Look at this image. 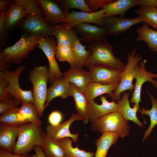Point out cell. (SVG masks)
<instances>
[{
	"label": "cell",
	"instance_id": "1",
	"mask_svg": "<svg viewBox=\"0 0 157 157\" xmlns=\"http://www.w3.org/2000/svg\"><path fill=\"white\" fill-rule=\"evenodd\" d=\"M15 3L30 10L18 26L22 33L39 40L53 36V27L45 20L37 0H16Z\"/></svg>",
	"mask_w": 157,
	"mask_h": 157
},
{
	"label": "cell",
	"instance_id": "2",
	"mask_svg": "<svg viewBox=\"0 0 157 157\" xmlns=\"http://www.w3.org/2000/svg\"><path fill=\"white\" fill-rule=\"evenodd\" d=\"M42 124L29 122L19 126L18 139L13 154L26 155L33 149L34 147L42 146L45 133L42 130Z\"/></svg>",
	"mask_w": 157,
	"mask_h": 157
},
{
	"label": "cell",
	"instance_id": "3",
	"mask_svg": "<svg viewBox=\"0 0 157 157\" xmlns=\"http://www.w3.org/2000/svg\"><path fill=\"white\" fill-rule=\"evenodd\" d=\"M91 54L85 66L88 67L95 65L107 66L122 72L126 64L114 55L113 47L107 40L93 42L90 46Z\"/></svg>",
	"mask_w": 157,
	"mask_h": 157
},
{
	"label": "cell",
	"instance_id": "4",
	"mask_svg": "<svg viewBox=\"0 0 157 157\" xmlns=\"http://www.w3.org/2000/svg\"><path fill=\"white\" fill-rule=\"evenodd\" d=\"M49 77V69L46 65L34 67L28 74L29 79L33 84L34 105L39 118L43 115L44 106L47 100V85Z\"/></svg>",
	"mask_w": 157,
	"mask_h": 157
},
{
	"label": "cell",
	"instance_id": "5",
	"mask_svg": "<svg viewBox=\"0 0 157 157\" xmlns=\"http://www.w3.org/2000/svg\"><path fill=\"white\" fill-rule=\"evenodd\" d=\"M130 129L128 122L123 118L119 111L103 116L92 123L90 127V129L93 132L101 133L113 132L122 138L129 135Z\"/></svg>",
	"mask_w": 157,
	"mask_h": 157
},
{
	"label": "cell",
	"instance_id": "6",
	"mask_svg": "<svg viewBox=\"0 0 157 157\" xmlns=\"http://www.w3.org/2000/svg\"><path fill=\"white\" fill-rule=\"evenodd\" d=\"M40 40L22 33L17 42L2 51L5 61L9 64H20L28 57L30 52L36 47Z\"/></svg>",
	"mask_w": 157,
	"mask_h": 157
},
{
	"label": "cell",
	"instance_id": "7",
	"mask_svg": "<svg viewBox=\"0 0 157 157\" xmlns=\"http://www.w3.org/2000/svg\"><path fill=\"white\" fill-rule=\"evenodd\" d=\"M136 49H133L131 53L128 55L127 63L124 69L121 72L120 82L113 92L111 99L113 101L119 100L121 98V93L127 90L130 91L131 95L133 94L135 85L132 83L135 78V69L142 59L141 56L136 54Z\"/></svg>",
	"mask_w": 157,
	"mask_h": 157
},
{
	"label": "cell",
	"instance_id": "8",
	"mask_svg": "<svg viewBox=\"0 0 157 157\" xmlns=\"http://www.w3.org/2000/svg\"><path fill=\"white\" fill-rule=\"evenodd\" d=\"M25 67L21 65L13 71L7 70L0 72L8 82V91L13 97L15 98L21 102L34 104V100L32 91L24 90L20 87V76L24 69Z\"/></svg>",
	"mask_w": 157,
	"mask_h": 157
},
{
	"label": "cell",
	"instance_id": "9",
	"mask_svg": "<svg viewBox=\"0 0 157 157\" xmlns=\"http://www.w3.org/2000/svg\"><path fill=\"white\" fill-rule=\"evenodd\" d=\"M57 42L53 36H47L40 40L36 47L41 49L46 56L49 63V83L52 85L63 76L56 59Z\"/></svg>",
	"mask_w": 157,
	"mask_h": 157
},
{
	"label": "cell",
	"instance_id": "10",
	"mask_svg": "<svg viewBox=\"0 0 157 157\" xmlns=\"http://www.w3.org/2000/svg\"><path fill=\"white\" fill-rule=\"evenodd\" d=\"M105 12V10L103 9L92 13L76 12L72 10L70 13H65L66 18L64 23L71 28L82 23L94 24L104 27Z\"/></svg>",
	"mask_w": 157,
	"mask_h": 157
},
{
	"label": "cell",
	"instance_id": "11",
	"mask_svg": "<svg viewBox=\"0 0 157 157\" xmlns=\"http://www.w3.org/2000/svg\"><path fill=\"white\" fill-rule=\"evenodd\" d=\"M146 60L141 62L139 65L136 66L135 73V78L136 82L132 97L130 102L138 106L139 103L141 101L140 97L142 87L145 82H149L157 88V81L154 78L157 79V74H155L147 71L145 68Z\"/></svg>",
	"mask_w": 157,
	"mask_h": 157
},
{
	"label": "cell",
	"instance_id": "12",
	"mask_svg": "<svg viewBox=\"0 0 157 157\" xmlns=\"http://www.w3.org/2000/svg\"><path fill=\"white\" fill-rule=\"evenodd\" d=\"M145 21L140 16L131 18L124 17L113 16L105 18L104 27L107 31V35L117 36L128 30L136 24Z\"/></svg>",
	"mask_w": 157,
	"mask_h": 157
},
{
	"label": "cell",
	"instance_id": "13",
	"mask_svg": "<svg viewBox=\"0 0 157 157\" xmlns=\"http://www.w3.org/2000/svg\"><path fill=\"white\" fill-rule=\"evenodd\" d=\"M78 120L82 121V119L77 114L73 113L67 121L62 124L56 126L48 125L46 128L45 134L48 137L55 140L59 141L65 138H70L73 142H77L78 133L72 134L69 127L73 122Z\"/></svg>",
	"mask_w": 157,
	"mask_h": 157
},
{
	"label": "cell",
	"instance_id": "14",
	"mask_svg": "<svg viewBox=\"0 0 157 157\" xmlns=\"http://www.w3.org/2000/svg\"><path fill=\"white\" fill-rule=\"evenodd\" d=\"M37 1L42 10L43 17L49 24L53 27L61 22H64L66 18L65 13L56 0Z\"/></svg>",
	"mask_w": 157,
	"mask_h": 157
},
{
	"label": "cell",
	"instance_id": "15",
	"mask_svg": "<svg viewBox=\"0 0 157 157\" xmlns=\"http://www.w3.org/2000/svg\"><path fill=\"white\" fill-rule=\"evenodd\" d=\"M74 31L81 36L80 40L90 44L107 40V31L102 27L89 23H81L74 27Z\"/></svg>",
	"mask_w": 157,
	"mask_h": 157
},
{
	"label": "cell",
	"instance_id": "16",
	"mask_svg": "<svg viewBox=\"0 0 157 157\" xmlns=\"http://www.w3.org/2000/svg\"><path fill=\"white\" fill-rule=\"evenodd\" d=\"M92 82L109 85L120 82L122 72L107 66L95 65L89 68Z\"/></svg>",
	"mask_w": 157,
	"mask_h": 157
},
{
	"label": "cell",
	"instance_id": "17",
	"mask_svg": "<svg viewBox=\"0 0 157 157\" xmlns=\"http://www.w3.org/2000/svg\"><path fill=\"white\" fill-rule=\"evenodd\" d=\"M106 97L105 96H101V104H97L94 100L88 103V115L89 121L92 123L105 115L119 110L117 103L114 101L109 102L106 100Z\"/></svg>",
	"mask_w": 157,
	"mask_h": 157
},
{
	"label": "cell",
	"instance_id": "18",
	"mask_svg": "<svg viewBox=\"0 0 157 157\" xmlns=\"http://www.w3.org/2000/svg\"><path fill=\"white\" fill-rule=\"evenodd\" d=\"M29 9L24 8L12 1L7 11L5 25V31L9 35L10 33L18 27L23 18L28 14Z\"/></svg>",
	"mask_w": 157,
	"mask_h": 157
},
{
	"label": "cell",
	"instance_id": "19",
	"mask_svg": "<svg viewBox=\"0 0 157 157\" xmlns=\"http://www.w3.org/2000/svg\"><path fill=\"white\" fill-rule=\"evenodd\" d=\"M20 125H10L0 123V149L13 153L18 136V127Z\"/></svg>",
	"mask_w": 157,
	"mask_h": 157
},
{
	"label": "cell",
	"instance_id": "20",
	"mask_svg": "<svg viewBox=\"0 0 157 157\" xmlns=\"http://www.w3.org/2000/svg\"><path fill=\"white\" fill-rule=\"evenodd\" d=\"M63 76L69 82L74 84L82 92L85 93L89 83L92 82L90 73L82 69L72 68L63 73Z\"/></svg>",
	"mask_w": 157,
	"mask_h": 157
},
{
	"label": "cell",
	"instance_id": "21",
	"mask_svg": "<svg viewBox=\"0 0 157 157\" xmlns=\"http://www.w3.org/2000/svg\"><path fill=\"white\" fill-rule=\"evenodd\" d=\"M130 94L129 91L122 92L121 99L116 101L119 111L123 118L126 121L131 120L134 122L140 127L143 126V124L138 119L136 113L138 110H140V106L133 104V108H131L129 104L128 99Z\"/></svg>",
	"mask_w": 157,
	"mask_h": 157
},
{
	"label": "cell",
	"instance_id": "22",
	"mask_svg": "<svg viewBox=\"0 0 157 157\" xmlns=\"http://www.w3.org/2000/svg\"><path fill=\"white\" fill-rule=\"evenodd\" d=\"M69 83L63 76L53 83L48 89L47 100L44 109L49 106L51 101L56 97H59L65 99L72 96Z\"/></svg>",
	"mask_w": 157,
	"mask_h": 157
},
{
	"label": "cell",
	"instance_id": "23",
	"mask_svg": "<svg viewBox=\"0 0 157 157\" xmlns=\"http://www.w3.org/2000/svg\"><path fill=\"white\" fill-rule=\"evenodd\" d=\"M138 0H118L103 5L101 8L106 12L105 18L119 15L124 17L126 12L132 7L138 6Z\"/></svg>",
	"mask_w": 157,
	"mask_h": 157
},
{
	"label": "cell",
	"instance_id": "24",
	"mask_svg": "<svg viewBox=\"0 0 157 157\" xmlns=\"http://www.w3.org/2000/svg\"><path fill=\"white\" fill-rule=\"evenodd\" d=\"M72 28L64 22L53 27L52 35L56 39L57 46L74 45L76 33Z\"/></svg>",
	"mask_w": 157,
	"mask_h": 157
},
{
	"label": "cell",
	"instance_id": "25",
	"mask_svg": "<svg viewBox=\"0 0 157 157\" xmlns=\"http://www.w3.org/2000/svg\"><path fill=\"white\" fill-rule=\"evenodd\" d=\"M119 83L104 85L99 82H91L88 85L84 93L88 102L94 100L98 96L104 94H107L111 99L113 91L117 89Z\"/></svg>",
	"mask_w": 157,
	"mask_h": 157
},
{
	"label": "cell",
	"instance_id": "26",
	"mask_svg": "<svg viewBox=\"0 0 157 157\" xmlns=\"http://www.w3.org/2000/svg\"><path fill=\"white\" fill-rule=\"evenodd\" d=\"M69 84L77 114L82 118L84 124H87L89 122L87 113L88 102L85 94L81 92L74 84L69 82Z\"/></svg>",
	"mask_w": 157,
	"mask_h": 157
},
{
	"label": "cell",
	"instance_id": "27",
	"mask_svg": "<svg viewBox=\"0 0 157 157\" xmlns=\"http://www.w3.org/2000/svg\"><path fill=\"white\" fill-rule=\"evenodd\" d=\"M102 134L95 141L97 150L94 157H106L109 149L115 144L119 137L117 133L113 132H106Z\"/></svg>",
	"mask_w": 157,
	"mask_h": 157
},
{
	"label": "cell",
	"instance_id": "28",
	"mask_svg": "<svg viewBox=\"0 0 157 157\" xmlns=\"http://www.w3.org/2000/svg\"><path fill=\"white\" fill-rule=\"evenodd\" d=\"M138 41H144L147 44L148 48L153 52L157 51V31L150 28L149 25L144 23L136 30Z\"/></svg>",
	"mask_w": 157,
	"mask_h": 157
},
{
	"label": "cell",
	"instance_id": "29",
	"mask_svg": "<svg viewBox=\"0 0 157 157\" xmlns=\"http://www.w3.org/2000/svg\"><path fill=\"white\" fill-rule=\"evenodd\" d=\"M80 40L76 34L75 43L73 47L74 62L70 65V68L82 69L85 66V62L91 54L90 50H86V46L82 45Z\"/></svg>",
	"mask_w": 157,
	"mask_h": 157
},
{
	"label": "cell",
	"instance_id": "30",
	"mask_svg": "<svg viewBox=\"0 0 157 157\" xmlns=\"http://www.w3.org/2000/svg\"><path fill=\"white\" fill-rule=\"evenodd\" d=\"M41 147L47 157H65L64 150L59 141L48 137L45 133Z\"/></svg>",
	"mask_w": 157,
	"mask_h": 157
},
{
	"label": "cell",
	"instance_id": "31",
	"mask_svg": "<svg viewBox=\"0 0 157 157\" xmlns=\"http://www.w3.org/2000/svg\"><path fill=\"white\" fill-rule=\"evenodd\" d=\"M148 95L150 97L152 104V107L150 110L142 108L139 110L143 115H149L150 119V124L147 129L144 132L142 142H144L150 134L153 128L157 124V99L147 89H146Z\"/></svg>",
	"mask_w": 157,
	"mask_h": 157
},
{
	"label": "cell",
	"instance_id": "32",
	"mask_svg": "<svg viewBox=\"0 0 157 157\" xmlns=\"http://www.w3.org/2000/svg\"><path fill=\"white\" fill-rule=\"evenodd\" d=\"M21 104L18 113V117L20 121L24 123L33 122L42 124L33 104L26 102H22Z\"/></svg>",
	"mask_w": 157,
	"mask_h": 157
},
{
	"label": "cell",
	"instance_id": "33",
	"mask_svg": "<svg viewBox=\"0 0 157 157\" xmlns=\"http://www.w3.org/2000/svg\"><path fill=\"white\" fill-rule=\"evenodd\" d=\"M64 149L65 157H94V153L90 151L86 152L80 149L77 146L73 147L72 145L73 141L71 138H64L59 140Z\"/></svg>",
	"mask_w": 157,
	"mask_h": 157
},
{
	"label": "cell",
	"instance_id": "34",
	"mask_svg": "<svg viewBox=\"0 0 157 157\" xmlns=\"http://www.w3.org/2000/svg\"><path fill=\"white\" fill-rule=\"evenodd\" d=\"M147 23L157 31V10L155 8L147 6H140L135 10Z\"/></svg>",
	"mask_w": 157,
	"mask_h": 157
},
{
	"label": "cell",
	"instance_id": "35",
	"mask_svg": "<svg viewBox=\"0 0 157 157\" xmlns=\"http://www.w3.org/2000/svg\"><path fill=\"white\" fill-rule=\"evenodd\" d=\"M63 11L68 13L71 9H78L83 12L90 13L94 12L87 5L85 0H56Z\"/></svg>",
	"mask_w": 157,
	"mask_h": 157
},
{
	"label": "cell",
	"instance_id": "36",
	"mask_svg": "<svg viewBox=\"0 0 157 157\" xmlns=\"http://www.w3.org/2000/svg\"><path fill=\"white\" fill-rule=\"evenodd\" d=\"M20 107L8 110L1 114L0 123L10 125H20L26 123L20 121L18 117Z\"/></svg>",
	"mask_w": 157,
	"mask_h": 157
},
{
	"label": "cell",
	"instance_id": "37",
	"mask_svg": "<svg viewBox=\"0 0 157 157\" xmlns=\"http://www.w3.org/2000/svg\"><path fill=\"white\" fill-rule=\"evenodd\" d=\"M56 57L61 61H67L70 65L74 62L73 47L69 46H57L56 49Z\"/></svg>",
	"mask_w": 157,
	"mask_h": 157
},
{
	"label": "cell",
	"instance_id": "38",
	"mask_svg": "<svg viewBox=\"0 0 157 157\" xmlns=\"http://www.w3.org/2000/svg\"><path fill=\"white\" fill-rule=\"evenodd\" d=\"M7 12H2L0 14V48L7 44L8 40V35L5 31V25Z\"/></svg>",
	"mask_w": 157,
	"mask_h": 157
},
{
	"label": "cell",
	"instance_id": "39",
	"mask_svg": "<svg viewBox=\"0 0 157 157\" xmlns=\"http://www.w3.org/2000/svg\"><path fill=\"white\" fill-rule=\"evenodd\" d=\"M21 104L19 100L14 97L0 101V114H1L8 110L18 107Z\"/></svg>",
	"mask_w": 157,
	"mask_h": 157
},
{
	"label": "cell",
	"instance_id": "40",
	"mask_svg": "<svg viewBox=\"0 0 157 157\" xmlns=\"http://www.w3.org/2000/svg\"><path fill=\"white\" fill-rule=\"evenodd\" d=\"M8 86L7 80L0 73V101H5L13 97L8 92Z\"/></svg>",
	"mask_w": 157,
	"mask_h": 157
},
{
	"label": "cell",
	"instance_id": "41",
	"mask_svg": "<svg viewBox=\"0 0 157 157\" xmlns=\"http://www.w3.org/2000/svg\"><path fill=\"white\" fill-rule=\"evenodd\" d=\"M115 0H85V1L88 7L94 12L98 11L99 8L104 4L112 3Z\"/></svg>",
	"mask_w": 157,
	"mask_h": 157
},
{
	"label": "cell",
	"instance_id": "42",
	"mask_svg": "<svg viewBox=\"0 0 157 157\" xmlns=\"http://www.w3.org/2000/svg\"><path fill=\"white\" fill-rule=\"evenodd\" d=\"M62 119V114L58 111H54L51 112L48 117L50 124L53 126H56L60 124Z\"/></svg>",
	"mask_w": 157,
	"mask_h": 157
},
{
	"label": "cell",
	"instance_id": "43",
	"mask_svg": "<svg viewBox=\"0 0 157 157\" xmlns=\"http://www.w3.org/2000/svg\"><path fill=\"white\" fill-rule=\"evenodd\" d=\"M138 6H147L155 8L157 10V0H138Z\"/></svg>",
	"mask_w": 157,
	"mask_h": 157
},
{
	"label": "cell",
	"instance_id": "44",
	"mask_svg": "<svg viewBox=\"0 0 157 157\" xmlns=\"http://www.w3.org/2000/svg\"><path fill=\"white\" fill-rule=\"evenodd\" d=\"M2 51L0 52V72H4L8 70L10 65L5 61Z\"/></svg>",
	"mask_w": 157,
	"mask_h": 157
},
{
	"label": "cell",
	"instance_id": "45",
	"mask_svg": "<svg viewBox=\"0 0 157 157\" xmlns=\"http://www.w3.org/2000/svg\"><path fill=\"white\" fill-rule=\"evenodd\" d=\"M29 154H28L25 155L16 154L0 150V157H28Z\"/></svg>",
	"mask_w": 157,
	"mask_h": 157
},
{
	"label": "cell",
	"instance_id": "46",
	"mask_svg": "<svg viewBox=\"0 0 157 157\" xmlns=\"http://www.w3.org/2000/svg\"><path fill=\"white\" fill-rule=\"evenodd\" d=\"M12 0H0V12H7L9 6L11 3Z\"/></svg>",
	"mask_w": 157,
	"mask_h": 157
},
{
	"label": "cell",
	"instance_id": "47",
	"mask_svg": "<svg viewBox=\"0 0 157 157\" xmlns=\"http://www.w3.org/2000/svg\"><path fill=\"white\" fill-rule=\"evenodd\" d=\"M33 149L37 155V157H47L42 147L35 146Z\"/></svg>",
	"mask_w": 157,
	"mask_h": 157
},
{
	"label": "cell",
	"instance_id": "48",
	"mask_svg": "<svg viewBox=\"0 0 157 157\" xmlns=\"http://www.w3.org/2000/svg\"><path fill=\"white\" fill-rule=\"evenodd\" d=\"M28 157H37V156L36 154L35 153V154L33 155L29 154Z\"/></svg>",
	"mask_w": 157,
	"mask_h": 157
}]
</instances>
